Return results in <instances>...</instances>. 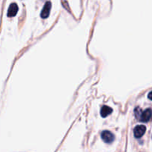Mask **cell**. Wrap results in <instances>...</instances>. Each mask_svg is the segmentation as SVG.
Segmentation results:
<instances>
[{
    "mask_svg": "<svg viewBox=\"0 0 152 152\" xmlns=\"http://www.w3.org/2000/svg\"><path fill=\"white\" fill-rule=\"evenodd\" d=\"M101 137H102V140L106 143H111L114 142V139H115V136L114 134L109 131H103L101 134Z\"/></svg>",
    "mask_w": 152,
    "mask_h": 152,
    "instance_id": "cell-1",
    "label": "cell"
},
{
    "mask_svg": "<svg viewBox=\"0 0 152 152\" xmlns=\"http://www.w3.org/2000/svg\"><path fill=\"white\" fill-rule=\"evenodd\" d=\"M146 131V127L143 125H140V126H137L134 128V135L136 138L139 139V138L142 137L145 133Z\"/></svg>",
    "mask_w": 152,
    "mask_h": 152,
    "instance_id": "cell-2",
    "label": "cell"
},
{
    "mask_svg": "<svg viewBox=\"0 0 152 152\" xmlns=\"http://www.w3.org/2000/svg\"><path fill=\"white\" fill-rule=\"evenodd\" d=\"M151 117V110L150 108H148L145 111H142L140 116L139 120L144 122V123H147L150 120Z\"/></svg>",
    "mask_w": 152,
    "mask_h": 152,
    "instance_id": "cell-3",
    "label": "cell"
},
{
    "mask_svg": "<svg viewBox=\"0 0 152 152\" xmlns=\"http://www.w3.org/2000/svg\"><path fill=\"white\" fill-rule=\"evenodd\" d=\"M50 8H51V2L50 1H47L45 4L41 12V17L42 19H46V18L48 17L49 14H50Z\"/></svg>",
    "mask_w": 152,
    "mask_h": 152,
    "instance_id": "cell-4",
    "label": "cell"
},
{
    "mask_svg": "<svg viewBox=\"0 0 152 152\" xmlns=\"http://www.w3.org/2000/svg\"><path fill=\"white\" fill-rule=\"evenodd\" d=\"M18 10H19V7H18L16 3H11L10 4L7 10V16L9 17H13L16 15Z\"/></svg>",
    "mask_w": 152,
    "mask_h": 152,
    "instance_id": "cell-5",
    "label": "cell"
},
{
    "mask_svg": "<svg viewBox=\"0 0 152 152\" xmlns=\"http://www.w3.org/2000/svg\"><path fill=\"white\" fill-rule=\"evenodd\" d=\"M112 111L113 109L111 107L107 106V105H104V106H102V108H101V116H102V117H108V115H110V114L112 113Z\"/></svg>",
    "mask_w": 152,
    "mask_h": 152,
    "instance_id": "cell-6",
    "label": "cell"
},
{
    "mask_svg": "<svg viewBox=\"0 0 152 152\" xmlns=\"http://www.w3.org/2000/svg\"><path fill=\"white\" fill-rule=\"evenodd\" d=\"M141 113H142V110H141V108H140L139 107H137V108H136V109L134 110L135 117H136V118L137 119V120H139L140 116Z\"/></svg>",
    "mask_w": 152,
    "mask_h": 152,
    "instance_id": "cell-7",
    "label": "cell"
},
{
    "mask_svg": "<svg viewBox=\"0 0 152 152\" xmlns=\"http://www.w3.org/2000/svg\"><path fill=\"white\" fill-rule=\"evenodd\" d=\"M151 92H150L149 94H148V98H149L150 99H151Z\"/></svg>",
    "mask_w": 152,
    "mask_h": 152,
    "instance_id": "cell-8",
    "label": "cell"
}]
</instances>
